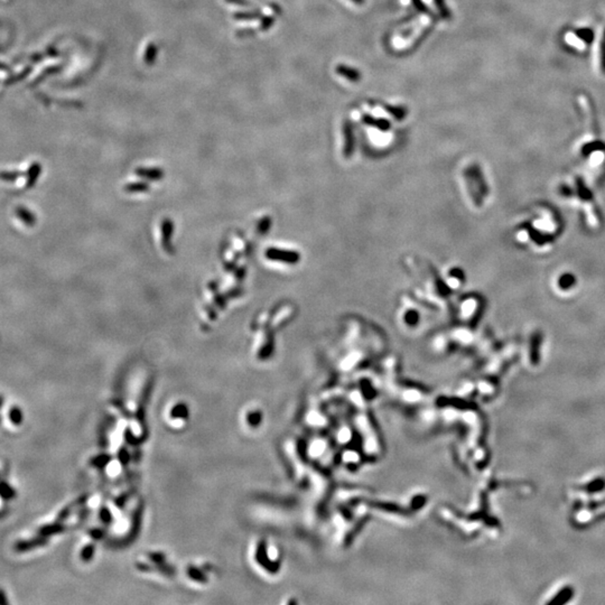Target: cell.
<instances>
[{"instance_id":"obj_1","label":"cell","mask_w":605,"mask_h":605,"mask_svg":"<svg viewBox=\"0 0 605 605\" xmlns=\"http://www.w3.org/2000/svg\"><path fill=\"white\" fill-rule=\"evenodd\" d=\"M570 497L579 505L577 508L592 506L597 498L605 497V474H593L576 482L570 490Z\"/></svg>"},{"instance_id":"obj_2","label":"cell","mask_w":605,"mask_h":605,"mask_svg":"<svg viewBox=\"0 0 605 605\" xmlns=\"http://www.w3.org/2000/svg\"><path fill=\"white\" fill-rule=\"evenodd\" d=\"M574 589L573 586L570 584H561L560 586H557V588H555L553 590V592L550 591V593L548 594L546 600L543 601V603L546 604H562V603H567L568 601H571L572 598L574 597Z\"/></svg>"},{"instance_id":"obj_3","label":"cell","mask_w":605,"mask_h":605,"mask_svg":"<svg viewBox=\"0 0 605 605\" xmlns=\"http://www.w3.org/2000/svg\"><path fill=\"white\" fill-rule=\"evenodd\" d=\"M47 540L44 538V536H41V537H36L33 538V539H27V540H19L15 543V550L17 553H26L30 549H34V548H37L41 546H44L46 544Z\"/></svg>"},{"instance_id":"obj_4","label":"cell","mask_w":605,"mask_h":605,"mask_svg":"<svg viewBox=\"0 0 605 605\" xmlns=\"http://www.w3.org/2000/svg\"><path fill=\"white\" fill-rule=\"evenodd\" d=\"M16 491L15 489L6 481L0 480V498L5 501H9L11 499H15Z\"/></svg>"},{"instance_id":"obj_5","label":"cell","mask_w":605,"mask_h":605,"mask_svg":"<svg viewBox=\"0 0 605 605\" xmlns=\"http://www.w3.org/2000/svg\"><path fill=\"white\" fill-rule=\"evenodd\" d=\"M9 419L15 426H19L24 420V414L18 406H13L9 410Z\"/></svg>"},{"instance_id":"obj_6","label":"cell","mask_w":605,"mask_h":605,"mask_svg":"<svg viewBox=\"0 0 605 605\" xmlns=\"http://www.w3.org/2000/svg\"><path fill=\"white\" fill-rule=\"evenodd\" d=\"M539 344H540V335L535 334L534 337H532V341H531V351H530L531 361L534 362V365H537L538 360H539V354H538Z\"/></svg>"},{"instance_id":"obj_7","label":"cell","mask_w":605,"mask_h":605,"mask_svg":"<svg viewBox=\"0 0 605 605\" xmlns=\"http://www.w3.org/2000/svg\"><path fill=\"white\" fill-rule=\"evenodd\" d=\"M62 530V527H60L59 525H52V526H44V527H42L39 529V534L42 536H50V535H54L56 534V532Z\"/></svg>"},{"instance_id":"obj_8","label":"cell","mask_w":605,"mask_h":605,"mask_svg":"<svg viewBox=\"0 0 605 605\" xmlns=\"http://www.w3.org/2000/svg\"><path fill=\"white\" fill-rule=\"evenodd\" d=\"M338 73H341L342 75H346L348 78H350V80H352V81H356L359 78L358 72H356L355 70L349 69V68L338 69Z\"/></svg>"},{"instance_id":"obj_9","label":"cell","mask_w":605,"mask_h":605,"mask_svg":"<svg viewBox=\"0 0 605 605\" xmlns=\"http://www.w3.org/2000/svg\"><path fill=\"white\" fill-rule=\"evenodd\" d=\"M575 279L572 275H564L559 278V286L562 289H567L568 287H572L574 285Z\"/></svg>"},{"instance_id":"obj_10","label":"cell","mask_w":605,"mask_h":605,"mask_svg":"<svg viewBox=\"0 0 605 605\" xmlns=\"http://www.w3.org/2000/svg\"><path fill=\"white\" fill-rule=\"evenodd\" d=\"M601 66H602V71L605 73V33L603 35L602 43H601Z\"/></svg>"},{"instance_id":"obj_11","label":"cell","mask_w":605,"mask_h":605,"mask_svg":"<svg viewBox=\"0 0 605 605\" xmlns=\"http://www.w3.org/2000/svg\"><path fill=\"white\" fill-rule=\"evenodd\" d=\"M9 602L6 596V593L4 590L0 589V605H7Z\"/></svg>"},{"instance_id":"obj_12","label":"cell","mask_w":605,"mask_h":605,"mask_svg":"<svg viewBox=\"0 0 605 605\" xmlns=\"http://www.w3.org/2000/svg\"><path fill=\"white\" fill-rule=\"evenodd\" d=\"M3 405H4V398H3V396H2V395H0V409H2Z\"/></svg>"},{"instance_id":"obj_13","label":"cell","mask_w":605,"mask_h":605,"mask_svg":"<svg viewBox=\"0 0 605 605\" xmlns=\"http://www.w3.org/2000/svg\"><path fill=\"white\" fill-rule=\"evenodd\" d=\"M352 2H354L356 4H362V3H365V0H352Z\"/></svg>"}]
</instances>
